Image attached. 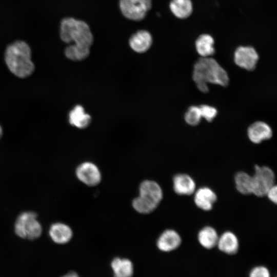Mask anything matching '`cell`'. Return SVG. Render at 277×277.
Segmentation results:
<instances>
[{"label": "cell", "instance_id": "cell-1", "mask_svg": "<svg viewBox=\"0 0 277 277\" xmlns=\"http://www.w3.org/2000/svg\"><path fill=\"white\" fill-rule=\"evenodd\" d=\"M192 79L197 89L206 93L209 89L207 84L227 87L229 77L226 71L214 58L201 57L193 65Z\"/></svg>", "mask_w": 277, "mask_h": 277}, {"label": "cell", "instance_id": "cell-2", "mask_svg": "<svg viewBox=\"0 0 277 277\" xmlns=\"http://www.w3.org/2000/svg\"><path fill=\"white\" fill-rule=\"evenodd\" d=\"M4 60L9 70L18 78H27L35 70L31 48L25 41H16L8 45L5 51Z\"/></svg>", "mask_w": 277, "mask_h": 277}, {"label": "cell", "instance_id": "cell-3", "mask_svg": "<svg viewBox=\"0 0 277 277\" xmlns=\"http://www.w3.org/2000/svg\"><path fill=\"white\" fill-rule=\"evenodd\" d=\"M60 37L66 43L73 42V46L90 50L93 36L88 25L84 21L72 17L63 18L60 25Z\"/></svg>", "mask_w": 277, "mask_h": 277}, {"label": "cell", "instance_id": "cell-4", "mask_svg": "<svg viewBox=\"0 0 277 277\" xmlns=\"http://www.w3.org/2000/svg\"><path fill=\"white\" fill-rule=\"evenodd\" d=\"M139 196L132 201L133 208L138 213L148 214L158 206L163 197L160 185L154 181L145 180L139 187Z\"/></svg>", "mask_w": 277, "mask_h": 277}, {"label": "cell", "instance_id": "cell-5", "mask_svg": "<svg viewBox=\"0 0 277 277\" xmlns=\"http://www.w3.org/2000/svg\"><path fill=\"white\" fill-rule=\"evenodd\" d=\"M14 230L16 234L21 238L33 240L40 236L42 228L37 220V214L32 211L24 212L17 217Z\"/></svg>", "mask_w": 277, "mask_h": 277}, {"label": "cell", "instance_id": "cell-6", "mask_svg": "<svg viewBox=\"0 0 277 277\" xmlns=\"http://www.w3.org/2000/svg\"><path fill=\"white\" fill-rule=\"evenodd\" d=\"M275 175L271 168L267 166L255 165L254 173L251 176L252 193L257 196L266 195L274 184Z\"/></svg>", "mask_w": 277, "mask_h": 277}, {"label": "cell", "instance_id": "cell-7", "mask_svg": "<svg viewBox=\"0 0 277 277\" xmlns=\"http://www.w3.org/2000/svg\"><path fill=\"white\" fill-rule=\"evenodd\" d=\"M119 6L125 17L140 21L145 17L151 8L152 0H120Z\"/></svg>", "mask_w": 277, "mask_h": 277}, {"label": "cell", "instance_id": "cell-8", "mask_svg": "<svg viewBox=\"0 0 277 277\" xmlns=\"http://www.w3.org/2000/svg\"><path fill=\"white\" fill-rule=\"evenodd\" d=\"M260 58V55L258 50L250 45L239 46L235 50L233 55L235 65L248 72L255 70Z\"/></svg>", "mask_w": 277, "mask_h": 277}, {"label": "cell", "instance_id": "cell-9", "mask_svg": "<svg viewBox=\"0 0 277 277\" xmlns=\"http://www.w3.org/2000/svg\"><path fill=\"white\" fill-rule=\"evenodd\" d=\"M249 140L255 144L270 140L273 135V130L271 125L262 120H256L251 123L246 130Z\"/></svg>", "mask_w": 277, "mask_h": 277}, {"label": "cell", "instance_id": "cell-10", "mask_svg": "<svg viewBox=\"0 0 277 277\" xmlns=\"http://www.w3.org/2000/svg\"><path fill=\"white\" fill-rule=\"evenodd\" d=\"M77 179L89 186H94L101 181V172L97 166L89 162L81 164L75 171Z\"/></svg>", "mask_w": 277, "mask_h": 277}, {"label": "cell", "instance_id": "cell-11", "mask_svg": "<svg viewBox=\"0 0 277 277\" xmlns=\"http://www.w3.org/2000/svg\"><path fill=\"white\" fill-rule=\"evenodd\" d=\"M182 239L174 230L167 229L164 231L156 241L158 249L165 252H168L177 249L181 245Z\"/></svg>", "mask_w": 277, "mask_h": 277}, {"label": "cell", "instance_id": "cell-12", "mask_svg": "<svg viewBox=\"0 0 277 277\" xmlns=\"http://www.w3.org/2000/svg\"><path fill=\"white\" fill-rule=\"evenodd\" d=\"M194 193V201L195 205L204 211L210 210L217 200L215 193L207 187H201Z\"/></svg>", "mask_w": 277, "mask_h": 277}, {"label": "cell", "instance_id": "cell-13", "mask_svg": "<svg viewBox=\"0 0 277 277\" xmlns=\"http://www.w3.org/2000/svg\"><path fill=\"white\" fill-rule=\"evenodd\" d=\"M129 43L131 49L134 51L140 53H144L151 47L152 37L147 30H138L130 37Z\"/></svg>", "mask_w": 277, "mask_h": 277}, {"label": "cell", "instance_id": "cell-14", "mask_svg": "<svg viewBox=\"0 0 277 277\" xmlns=\"http://www.w3.org/2000/svg\"><path fill=\"white\" fill-rule=\"evenodd\" d=\"M173 187L176 193L189 195L194 193L196 185L190 176L187 174L180 173L173 178Z\"/></svg>", "mask_w": 277, "mask_h": 277}, {"label": "cell", "instance_id": "cell-15", "mask_svg": "<svg viewBox=\"0 0 277 277\" xmlns=\"http://www.w3.org/2000/svg\"><path fill=\"white\" fill-rule=\"evenodd\" d=\"M216 246L221 251L229 255H233L236 253L239 250V242L234 233L227 231L219 236Z\"/></svg>", "mask_w": 277, "mask_h": 277}, {"label": "cell", "instance_id": "cell-16", "mask_svg": "<svg viewBox=\"0 0 277 277\" xmlns=\"http://www.w3.org/2000/svg\"><path fill=\"white\" fill-rule=\"evenodd\" d=\"M73 232L71 228L62 223L53 224L49 229V235L52 241L60 244L68 242L72 237Z\"/></svg>", "mask_w": 277, "mask_h": 277}, {"label": "cell", "instance_id": "cell-17", "mask_svg": "<svg viewBox=\"0 0 277 277\" xmlns=\"http://www.w3.org/2000/svg\"><path fill=\"white\" fill-rule=\"evenodd\" d=\"M214 44V39L210 35L202 34L196 39L195 46L197 52L201 57H210L215 53Z\"/></svg>", "mask_w": 277, "mask_h": 277}, {"label": "cell", "instance_id": "cell-18", "mask_svg": "<svg viewBox=\"0 0 277 277\" xmlns=\"http://www.w3.org/2000/svg\"><path fill=\"white\" fill-rule=\"evenodd\" d=\"M169 8L177 18L185 19L190 16L193 11V4L191 0H171Z\"/></svg>", "mask_w": 277, "mask_h": 277}, {"label": "cell", "instance_id": "cell-19", "mask_svg": "<svg viewBox=\"0 0 277 277\" xmlns=\"http://www.w3.org/2000/svg\"><path fill=\"white\" fill-rule=\"evenodd\" d=\"M219 235L214 228L211 226L203 228L198 233L197 239L204 248L210 249L217 245Z\"/></svg>", "mask_w": 277, "mask_h": 277}, {"label": "cell", "instance_id": "cell-20", "mask_svg": "<svg viewBox=\"0 0 277 277\" xmlns=\"http://www.w3.org/2000/svg\"><path fill=\"white\" fill-rule=\"evenodd\" d=\"M114 277H131L133 273L132 262L127 259L115 258L111 262Z\"/></svg>", "mask_w": 277, "mask_h": 277}, {"label": "cell", "instance_id": "cell-21", "mask_svg": "<svg viewBox=\"0 0 277 277\" xmlns=\"http://www.w3.org/2000/svg\"><path fill=\"white\" fill-rule=\"evenodd\" d=\"M69 121L71 125L78 128H85L90 123L91 117L85 112L83 107L76 106L69 113Z\"/></svg>", "mask_w": 277, "mask_h": 277}, {"label": "cell", "instance_id": "cell-22", "mask_svg": "<svg viewBox=\"0 0 277 277\" xmlns=\"http://www.w3.org/2000/svg\"><path fill=\"white\" fill-rule=\"evenodd\" d=\"M235 187L238 191L243 194L252 193L251 176L247 173L240 171L234 176Z\"/></svg>", "mask_w": 277, "mask_h": 277}, {"label": "cell", "instance_id": "cell-23", "mask_svg": "<svg viewBox=\"0 0 277 277\" xmlns=\"http://www.w3.org/2000/svg\"><path fill=\"white\" fill-rule=\"evenodd\" d=\"M90 53V50L76 48L72 45L67 47L65 50L66 56L72 61H82L86 58Z\"/></svg>", "mask_w": 277, "mask_h": 277}, {"label": "cell", "instance_id": "cell-24", "mask_svg": "<svg viewBox=\"0 0 277 277\" xmlns=\"http://www.w3.org/2000/svg\"><path fill=\"white\" fill-rule=\"evenodd\" d=\"M199 106H190L186 111L184 119L186 123L191 126L197 125L202 118Z\"/></svg>", "mask_w": 277, "mask_h": 277}, {"label": "cell", "instance_id": "cell-25", "mask_svg": "<svg viewBox=\"0 0 277 277\" xmlns=\"http://www.w3.org/2000/svg\"><path fill=\"white\" fill-rule=\"evenodd\" d=\"M199 107L202 117L208 122H212L217 114V109L214 107L207 105H202Z\"/></svg>", "mask_w": 277, "mask_h": 277}, {"label": "cell", "instance_id": "cell-26", "mask_svg": "<svg viewBox=\"0 0 277 277\" xmlns=\"http://www.w3.org/2000/svg\"><path fill=\"white\" fill-rule=\"evenodd\" d=\"M249 277H271L268 269L264 266H257L250 271Z\"/></svg>", "mask_w": 277, "mask_h": 277}, {"label": "cell", "instance_id": "cell-27", "mask_svg": "<svg viewBox=\"0 0 277 277\" xmlns=\"http://www.w3.org/2000/svg\"><path fill=\"white\" fill-rule=\"evenodd\" d=\"M266 195L270 201L277 205V185L274 184L269 190Z\"/></svg>", "mask_w": 277, "mask_h": 277}, {"label": "cell", "instance_id": "cell-28", "mask_svg": "<svg viewBox=\"0 0 277 277\" xmlns=\"http://www.w3.org/2000/svg\"><path fill=\"white\" fill-rule=\"evenodd\" d=\"M62 277H79V276L75 272L71 271Z\"/></svg>", "mask_w": 277, "mask_h": 277}, {"label": "cell", "instance_id": "cell-29", "mask_svg": "<svg viewBox=\"0 0 277 277\" xmlns=\"http://www.w3.org/2000/svg\"><path fill=\"white\" fill-rule=\"evenodd\" d=\"M3 134V129L1 125H0V140L1 139Z\"/></svg>", "mask_w": 277, "mask_h": 277}, {"label": "cell", "instance_id": "cell-30", "mask_svg": "<svg viewBox=\"0 0 277 277\" xmlns=\"http://www.w3.org/2000/svg\"><path fill=\"white\" fill-rule=\"evenodd\" d=\"M277 277V276H276Z\"/></svg>", "mask_w": 277, "mask_h": 277}]
</instances>
